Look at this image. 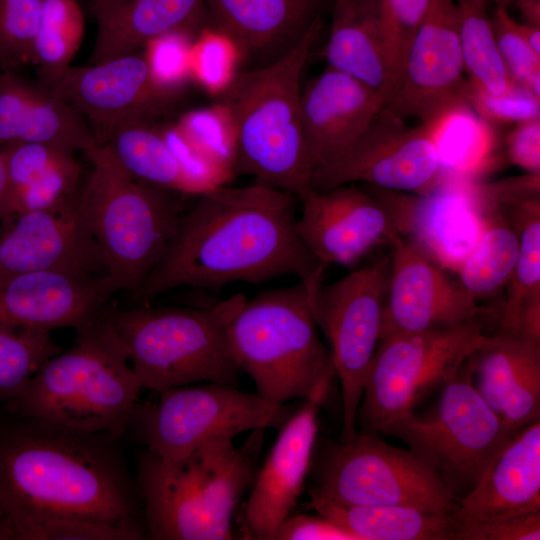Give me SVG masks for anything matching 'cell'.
I'll list each match as a JSON object with an SVG mask.
<instances>
[{
  "label": "cell",
  "mask_w": 540,
  "mask_h": 540,
  "mask_svg": "<svg viewBox=\"0 0 540 540\" xmlns=\"http://www.w3.org/2000/svg\"><path fill=\"white\" fill-rule=\"evenodd\" d=\"M91 172L77 209L94 239L106 274L128 293L159 262L183 215V194L134 179L105 144L85 152Z\"/></svg>",
  "instance_id": "7"
},
{
  "label": "cell",
  "mask_w": 540,
  "mask_h": 540,
  "mask_svg": "<svg viewBox=\"0 0 540 540\" xmlns=\"http://www.w3.org/2000/svg\"><path fill=\"white\" fill-rule=\"evenodd\" d=\"M442 384L441 397L430 417H417L410 410L382 433L407 444L459 502L478 485L520 430L505 423L485 402L466 360Z\"/></svg>",
  "instance_id": "9"
},
{
  "label": "cell",
  "mask_w": 540,
  "mask_h": 540,
  "mask_svg": "<svg viewBox=\"0 0 540 540\" xmlns=\"http://www.w3.org/2000/svg\"><path fill=\"white\" fill-rule=\"evenodd\" d=\"M509 161L527 173H540V119L515 124L506 139Z\"/></svg>",
  "instance_id": "48"
},
{
  "label": "cell",
  "mask_w": 540,
  "mask_h": 540,
  "mask_svg": "<svg viewBox=\"0 0 540 540\" xmlns=\"http://www.w3.org/2000/svg\"><path fill=\"white\" fill-rule=\"evenodd\" d=\"M264 431L252 430L241 447L221 439L175 461L136 450L135 478L148 539H232V515L252 483Z\"/></svg>",
  "instance_id": "3"
},
{
  "label": "cell",
  "mask_w": 540,
  "mask_h": 540,
  "mask_svg": "<svg viewBox=\"0 0 540 540\" xmlns=\"http://www.w3.org/2000/svg\"><path fill=\"white\" fill-rule=\"evenodd\" d=\"M308 507L350 533L355 540H454L456 514L406 506L356 505L309 492Z\"/></svg>",
  "instance_id": "31"
},
{
  "label": "cell",
  "mask_w": 540,
  "mask_h": 540,
  "mask_svg": "<svg viewBox=\"0 0 540 540\" xmlns=\"http://www.w3.org/2000/svg\"><path fill=\"white\" fill-rule=\"evenodd\" d=\"M309 492L347 504L459 511V502L432 468L378 433L358 432L351 440L326 447L315 464Z\"/></svg>",
  "instance_id": "11"
},
{
  "label": "cell",
  "mask_w": 540,
  "mask_h": 540,
  "mask_svg": "<svg viewBox=\"0 0 540 540\" xmlns=\"http://www.w3.org/2000/svg\"><path fill=\"white\" fill-rule=\"evenodd\" d=\"M466 361L477 391L505 423L521 430L540 420V342L498 330Z\"/></svg>",
  "instance_id": "24"
},
{
  "label": "cell",
  "mask_w": 540,
  "mask_h": 540,
  "mask_svg": "<svg viewBox=\"0 0 540 540\" xmlns=\"http://www.w3.org/2000/svg\"><path fill=\"white\" fill-rule=\"evenodd\" d=\"M123 440L0 406V510L16 540L20 527L39 515L103 522L148 539Z\"/></svg>",
  "instance_id": "2"
},
{
  "label": "cell",
  "mask_w": 540,
  "mask_h": 540,
  "mask_svg": "<svg viewBox=\"0 0 540 540\" xmlns=\"http://www.w3.org/2000/svg\"><path fill=\"white\" fill-rule=\"evenodd\" d=\"M540 510V420L521 429L459 501V523Z\"/></svg>",
  "instance_id": "28"
},
{
  "label": "cell",
  "mask_w": 540,
  "mask_h": 540,
  "mask_svg": "<svg viewBox=\"0 0 540 540\" xmlns=\"http://www.w3.org/2000/svg\"><path fill=\"white\" fill-rule=\"evenodd\" d=\"M430 1L380 0L390 68L388 99L400 80L410 43L427 12Z\"/></svg>",
  "instance_id": "43"
},
{
  "label": "cell",
  "mask_w": 540,
  "mask_h": 540,
  "mask_svg": "<svg viewBox=\"0 0 540 540\" xmlns=\"http://www.w3.org/2000/svg\"><path fill=\"white\" fill-rule=\"evenodd\" d=\"M355 540V538L325 517L289 515L279 526L274 540Z\"/></svg>",
  "instance_id": "49"
},
{
  "label": "cell",
  "mask_w": 540,
  "mask_h": 540,
  "mask_svg": "<svg viewBox=\"0 0 540 540\" xmlns=\"http://www.w3.org/2000/svg\"><path fill=\"white\" fill-rule=\"evenodd\" d=\"M458 11V31L469 82L492 94L507 91L514 82L499 54L491 18L490 0H454Z\"/></svg>",
  "instance_id": "35"
},
{
  "label": "cell",
  "mask_w": 540,
  "mask_h": 540,
  "mask_svg": "<svg viewBox=\"0 0 540 540\" xmlns=\"http://www.w3.org/2000/svg\"><path fill=\"white\" fill-rule=\"evenodd\" d=\"M458 24L454 0L430 1L385 110L437 126L450 113L470 107Z\"/></svg>",
  "instance_id": "15"
},
{
  "label": "cell",
  "mask_w": 540,
  "mask_h": 540,
  "mask_svg": "<svg viewBox=\"0 0 540 540\" xmlns=\"http://www.w3.org/2000/svg\"><path fill=\"white\" fill-rule=\"evenodd\" d=\"M324 399H305L301 409L283 424L243 508L246 538L274 540L280 524L291 515L312 464L318 410Z\"/></svg>",
  "instance_id": "22"
},
{
  "label": "cell",
  "mask_w": 540,
  "mask_h": 540,
  "mask_svg": "<svg viewBox=\"0 0 540 540\" xmlns=\"http://www.w3.org/2000/svg\"><path fill=\"white\" fill-rule=\"evenodd\" d=\"M159 127L194 195L199 196L225 186L235 177L229 170L216 164L195 148L176 123Z\"/></svg>",
  "instance_id": "45"
},
{
  "label": "cell",
  "mask_w": 540,
  "mask_h": 540,
  "mask_svg": "<svg viewBox=\"0 0 540 540\" xmlns=\"http://www.w3.org/2000/svg\"><path fill=\"white\" fill-rule=\"evenodd\" d=\"M469 106L494 123H520L540 119V97L514 83L507 91L492 94L470 83Z\"/></svg>",
  "instance_id": "46"
},
{
  "label": "cell",
  "mask_w": 540,
  "mask_h": 540,
  "mask_svg": "<svg viewBox=\"0 0 540 540\" xmlns=\"http://www.w3.org/2000/svg\"><path fill=\"white\" fill-rule=\"evenodd\" d=\"M48 87L87 121L98 144L121 124L155 122L173 109L179 96L155 85L143 54L137 52L70 66Z\"/></svg>",
  "instance_id": "17"
},
{
  "label": "cell",
  "mask_w": 540,
  "mask_h": 540,
  "mask_svg": "<svg viewBox=\"0 0 540 540\" xmlns=\"http://www.w3.org/2000/svg\"><path fill=\"white\" fill-rule=\"evenodd\" d=\"M211 26L227 34L242 58L296 43L320 18L322 0H204Z\"/></svg>",
  "instance_id": "29"
},
{
  "label": "cell",
  "mask_w": 540,
  "mask_h": 540,
  "mask_svg": "<svg viewBox=\"0 0 540 540\" xmlns=\"http://www.w3.org/2000/svg\"><path fill=\"white\" fill-rule=\"evenodd\" d=\"M44 0H0V65L15 71L32 63V45Z\"/></svg>",
  "instance_id": "40"
},
{
  "label": "cell",
  "mask_w": 540,
  "mask_h": 540,
  "mask_svg": "<svg viewBox=\"0 0 540 540\" xmlns=\"http://www.w3.org/2000/svg\"><path fill=\"white\" fill-rule=\"evenodd\" d=\"M11 142L42 143L69 153L98 144L87 121L50 87L14 71L0 73V146Z\"/></svg>",
  "instance_id": "25"
},
{
  "label": "cell",
  "mask_w": 540,
  "mask_h": 540,
  "mask_svg": "<svg viewBox=\"0 0 540 540\" xmlns=\"http://www.w3.org/2000/svg\"><path fill=\"white\" fill-rule=\"evenodd\" d=\"M60 352L48 331L0 330V405L18 395L42 364Z\"/></svg>",
  "instance_id": "37"
},
{
  "label": "cell",
  "mask_w": 540,
  "mask_h": 540,
  "mask_svg": "<svg viewBox=\"0 0 540 540\" xmlns=\"http://www.w3.org/2000/svg\"><path fill=\"white\" fill-rule=\"evenodd\" d=\"M245 301L238 293L196 307L106 305L99 316L121 343L143 388L159 393L201 382L236 386L240 370L228 325Z\"/></svg>",
  "instance_id": "6"
},
{
  "label": "cell",
  "mask_w": 540,
  "mask_h": 540,
  "mask_svg": "<svg viewBox=\"0 0 540 540\" xmlns=\"http://www.w3.org/2000/svg\"><path fill=\"white\" fill-rule=\"evenodd\" d=\"M241 58L238 46L227 34L207 26L193 41L191 79L207 93L218 96L233 80Z\"/></svg>",
  "instance_id": "38"
},
{
  "label": "cell",
  "mask_w": 540,
  "mask_h": 540,
  "mask_svg": "<svg viewBox=\"0 0 540 540\" xmlns=\"http://www.w3.org/2000/svg\"><path fill=\"white\" fill-rule=\"evenodd\" d=\"M228 337L240 372L263 400L284 405L294 398L326 397L335 369L302 282L246 300L228 325Z\"/></svg>",
  "instance_id": "8"
},
{
  "label": "cell",
  "mask_w": 540,
  "mask_h": 540,
  "mask_svg": "<svg viewBox=\"0 0 540 540\" xmlns=\"http://www.w3.org/2000/svg\"><path fill=\"white\" fill-rule=\"evenodd\" d=\"M6 193H7L6 170H5V164H4L2 151L0 148V219L3 214Z\"/></svg>",
  "instance_id": "52"
},
{
  "label": "cell",
  "mask_w": 540,
  "mask_h": 540,
  "mask_svg": "<svg viewBox=\"0 0 540 540\" xmlns=\"http://www.w3.org/2000/svg\"><path fill=\"white\" fill-rule=\"evenodd\" d=\"M302 210L297 232L311 254L325 267L349 266L399 237L384 201L355 184L325 192L308 188L298 196Z\"/></svg>",
  "instance_id": "19"
},
{
  "label": "cell",
  "mask_w": 540,
  "mask_h": 540,
  "mask_svg": "<svg viewBox=\"0 0 540 540\" xmlns=\"http://www.w3.org/2000/svg\"><path fill=\"white\" fill-rule=\"evenodd\" d=\"M118 291L107 274L44 270L2 278L0 330L77 331L91 325Z\"/></svg>",
  "instance_id": "20"
},
{
  "label": "cell",
  "mask_w": 540,
  "mask_h": 540,
  "mask_svg": "<svg viewBox=\"0 0 540 540\" xmlns=\"http://www.w3.org/2000/svg\"><path fill=\"white\" fill-rule=\"evenodd\" d=\"M0 540H16L15 533L0 510Z\"/></svg>",
  "instance_id": "53"
},
{
  "label": "cell",
  "mask_w": 540,
  "mask_h": 540,
  "mask_svg": "<svg viewBox=\"0 0 540 540\" xmlns=\"http://www.w3.org/2000/svg\"><path fill=\"white\" fill-rule=\"evenodd\" d=\"M138 533L87 519L39 515L26 521L18 540H142Z\"/></svg>",
  "instance_id": "44"
},
{
  "label": "cell",
  "mask_w": 540,
  "mask_h": 540,
  "mask_svg": "<svg viewBox=\"0 0 540 540\" xmlns=\"http://www.w3.org/2000/svg\"><path fill=\"white\" fill-rule=\"evenodd\" d=\"M369 187L389 208L399 235L453 274L476 244L495 202L487 184L458 174H446L423 194Z\"/></svg>",
  "instance_id": "16"
},
{
  "label": "cell",
  "mask_w": 540,
  "mask_h": 540,
  "mask_svg": "<svg viewBox=\"0 0 540 540\" xmlns=\"http://www.w3.org/2000/svg\"><path fill=\"white\" fill-rule=\"evenodd\" d=\"M496 4V6L508 8L511 4H513L514 0H491Z\"/></svg>",
  "instance_id": "54"
},
{
  "label": "cell",
  "mask_w": 540,
  "mask_h": 540,
  "mask_svg": "<svg viewBox=\"0 0 540 540\" xmlns=\"http://www.w3.org/2000/svg\"><path fill=\"white\" fill-rule=\"evenodd\" d=\"M149 121H131L114 128L105 144L118 163L137 181L194 195L160 127Z\"/></svg>",
  "instance_id": "32"
},
{
  "label": "cell",
  "mask_w": 540,
  "mask_h": 540,
  "mask_svg": "<svg viewBox=\"0 0 540 540\" xmlns=\"http://www.w3.org/2000/svg\"><path fill=\"white\" fill-rule=\"evenodd\" d=\"M0 148L7 178L1 219L29 211L60 209L76 202L82 167L74 154L31 142H11Z\"/></svg>",
  "instance_id": "27"
},
{
  "label": "cell",
  "mask_w": 540,
  "mask_h": 540,
  "mask_svg": "<svg viewBox=\"0 0 540 540\" xmlns=\"http://www.w3.org/2000/svg\"><path fill=\"white\" fill-rule=\"evenodd\" d=\"M540 510L462 522L454 540H539Z\"/></svg>",
  "instance_id": "47"
},
{
  "label": "cell",
  "mask_w": 540,
  "mask_h": 540,
  "mask_svg": "<svg viewBox=\"0 0 540 540\" xmlns=\"http://www.w3.org/2000/svg\"><path fill=\"white\" fill-rule=\"evenodd\" d=\"M500 205L519 233V254L498 328L514 332L522 314L540 306V196Z\"/></svg>",
  "instance_id": "34"
},
{
  "label": "cell",
  "mask_w": 540,
  "mask_h": 540,
  "mask_svg": "<svg viewBox=\"0 0 540 540\" xmlns=\"http://www.w3.org/2000/svg\"><path fill=\"white\" fill-rule=\"evenodd\" d=\"M143 386L121 343L100 316L73 345L49 358L14 398L13 414L124 439Z\"/></svg>",
  "instance_id": "5"
},
{
  "label": "cell",
  "mask_w": 540,
  "mask_h": 540,
  "mask_svg": "<svg viewBox=\"0 0 540 540\" xmlns=\"http://www.w3.org/2000/svg\"><path fill=\"white\" fill-rule=\"evenodd\" d=\"M513 4L521 13L524 23L540 27V0H514Z\"/></svg>",
  "instance_id": "50"
},
{
  "label": "cell",
  "mask_w": 540,
  "mask_h": 540,
  "mask_svg": "<svg viewBox=\"0 0 540 540\" xmlns=\"http://www.w3.org/2000/svg\"><path fill=\"white\" fill-rule=\"evenodd\" d=\"M384 105L379 92L329 66L309 80L300 109L313 170L346 153Z\"/></svg>",
  "instance_id": "23"
},
{
  "label": "cell",
  "mask_w": 540,
  "mask_h": 540,
  "mask_svg": "<svg viewBox=\"0 0 540 540\" xmlns=\"http://www.w3.org/2000/svg\"><path fill=\"white\" fill-rule=\"evenodd\" d=\"M390 271L389 255L379 257L309 295L317 327L330 344L339 378L343 417L340 441L354 438L356 414L366 376L381 338Z\"/></svg>",
  "instance_id": "13"
},
{
  "label": "cell",
  "mask_w": 540,
  "mask_h": 540,
  "mask_svg": "<svg viewBox=\"0 0 540 540\" xmlns=\"http://www.w3.org/2000/svg\"><path fill=\"white\" fill-rule=\"evenodd\" d=\"M203 155L235 175V133L231 118L219 102L184 113L176 123Z\"/></svg>",
  "instance_id": "39"
},
{
  "label": "cell",
  "mask_w": 540,
  "mask_h": 540,
  "mask_svg": "<svg viewBox=\"0 0 540 540\" xmlns=\"http://www.w3.org/2000/svg\"><path fill=\"white\" fill-rule=\"evenodd\" d=\"M518 28L527 44L540 54V27L528 23H519Z\"/></svg>",
  "instance_id": "51"
},
{
  "label": "cell",
  "mask_w": 540,
  "mask_h": 540,
  "mask_svg": "<svg viewBox=\"0 0 540 540\" xmlns=\"http://www.w3.org/2000/svg\"><path fill=\"white\" fill-rule=\"evenodd\" d=\"M285 416L283 405L269 403L236 386L185 385L159 392L153 402L139 400L125 437L162 459L175 461L213 441L278 427Z\"/></svg>",
  "instance_id": "10"
},
{
  "label": "cell",
  "mask_w": 540,
  "mask_h": 540,
  "mask_svg": "<svg viewBox=\"0 0 540 540\" xmlns=\"http://www.w3.org/2000/svg\"><path fill=\"white\" fill-rule=\"evenodd\" d=\"M318 18L289 49L261 68L237 72L218 101L235 133V175L294 194L310 188L313 166L304 137L301 74L319 37Z\"/></svg>",
  "instance_id": "4"
},
{
  "label": "cell",
  "mask_w": 540,
  "mask_h": 540,
  "mask_svg": "<svg viewBox=\"0 0 540 540\" xmlns=\"http://www.w3.org/2000/svg\"><path fill=\"white\" fill-rule=\"evenodd\" d=\"M390 246L381 338L397 332L452 328L489 312L456 275L415 244L399 236Z\"/></svg>",
  "instance_id": "18"
},
{
  "label": "cell",
  "mask_w": 540,
  "mask_h": 540,
  "mask_svg": "<svg viewBox=\"0 0 540 540\" xmlns=\"http://www.w3.org/2000/svg\"><path fill=\"white\" fill-rule=\"evenodd\" d=\"M476 319L462 325L382 337L370 364L356 414L359 432L382 433L412 410L419 393L457 370L487 338Z\"/></svg>",
  "instance_id": "12"
},
{
  "label": "cell",
  "mask_w": 540,
  "mask_h": 540,
  "mask_svg": "<svg viewBox=\"0 0 540 540\" xmlns=\"http://www.w3.org/2000/svg\"><path fill=\"white\" fill-rule=\"evenodd\" d=\"M84 31L77 0H44L32 45V63L41 83L50 86L71 66Z\"/></svg>",
  "instance_id": "36"
},
{
  "label": "cell",
  "mask_w": 540,
  "mask_h": 540,
  "mask_svg": "<svg viewBox=\"0 0 540 540\" xmlns=\"http://www.w3.org/2000/svg\"><path fill=\"white\" fill-rule=\"evenodd\" d=\"M518 254V230L494 202L476 244L455 275L475 299L491 297L509 282Z\"/></svg>",
  "instance_id": "33"
},
{
  "label": "cell",
  "mask_w": 540,
  "mask_h": 540,
  "mask_svg": "<svg viewBox=\"0 0 540 540\" xmlns=\"http://www.w3.org/2000/svg\"><path fill=\"white\" fill-rule=\"evenodd\" d=\"M327 66L379 92L390 90V68L380 0H336L327 43Z\"/></svg>",
  "instance_id": "30"
},
{
  "label": "cell",
  "mask_w": 540,
  "mask_h": 540,
  "mask_svg": "<svg viewBox=\"0 0 540 540\" xmlns=\"http://www.w3.org/2000/svg\"><path fill=\"white\" fill-rule=\"evenodd\" d=\"M97 35L88 64L135 53L171 31L211 26L204 0H90Z\"/></svg>",
  "instance_id": "26"
},
{
  "label": "cell",
  "mask_w": 540,
  "mask_h": 540,
  "mask_svg": "<svg viewBox=\"0 0 540 540\" xmlns=\"http://www.w3.org/2000/svg\"><path fill=\"white\" fill-rule=\"evenodd\" d=\"M446 174L436 126L412 127L382 108L346 153L313 170L310 188L325 192L362 182L382 190L423 194Z\"/></svg>",
  "instance_id": "14"
},
{
  "label": "cell",
  "mask_w": 540,
  "mask_h": 540,
  "mask_svg": "<svg viewBox=\"0 0 540 540\" xmlns=\"http://www.w3.org/2000/svg\"><path fill=\"white\" fill-rule=\"evenodd\" d=\"M198 197L159 262L129 292L134 306L184 286L216 292L233 282L294 275L310 295L322 284L327 267L299 237L294 194L256 181Z\"/></svg>",
  "instance_id": "1"
},
{
  "label": "cell",
  "mask_w": 540,
  "mask_h": 540,
  "mask_svg": "<svg viewBox=\"0 0 540 540\" xmlns=\"http://www.w3.org/2000/svg\"><path fill=\"white\" fill-rule=\"evenodd\" d=\"M0 279L44 270L106 274L94 239L75 203L1 219Z\"/></svg>",
  "instance_id": "21"
},
{
  "label": "cell",
  "mask_w": 540,
  "mask_h": 540,
  "mask_svg": "<svg viewBox=\"0 0 540 540\" xmlns=\"http://www.w3.org/2000/svg\"><path fill=\"white\" fill-rule=\"evenodd\" d=\"M196 36L171 31L157 36L144 46L143 57L150 76L160 89L180 94L191 79V52Z\"/></svg>",
  "instance_id": "41"
},
{
  "label": "cell",
  "mask_w": 540,
  "mask_h": 540,
  "mask_svg": "<svg viewBox=\"0 0 540 540\" xmlns=\"http://www.w3.org/2000/svg\"><path fill=\"white\" fill-rule=\"evenodd\" d=\"M499 54L514 83L540 97V54L525 41L507 9L496 6L491 17Z\"/></svg>",
  "instance_id": "42"
}]
</instances>
